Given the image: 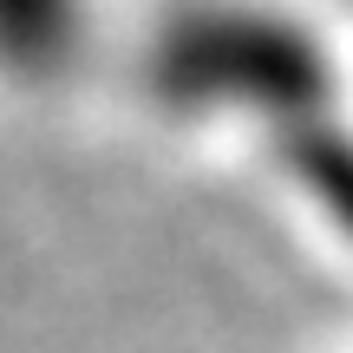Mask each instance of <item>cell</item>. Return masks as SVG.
I'll return each instance as SVG.
<instances>
[{"label":"cell","instance_id":"cell-1","mask_svg":"<svg viewBox=\"0 0 353 353\" xmlns=\"http://www.w3.org/2000/svg\"><path fill=\"white\" fill-rule=\"evenodd\" d=\"M138 79L170 118L268 125L301 144L341 99V52L288 0H170L144 26Z\"/></svg>","mask_w":353,"mask_h":353},{"label":"cell","instance_id":"cell-3","mask_svg":"<svg viewBox=\"0 0 353 353\" xmlns=\"http://www.w3.org/2000/svg\"><path fill=\"white\" fill-rule=\"evenodd\" d=\"M347 20H353V0H347Z\"/></svg>","mask_w":353,"mask_h":353},{"label":"cell","instance_id":"cell-2","mask_svg":"<svg viewBox=\"0 0 353 353\" xmlns=\"http://www.w3.org/2000/svg\"><path fill=\"white\" fill-rule=\"evenodd\" d=\"M99 0H0V85L59 92L99 59Z\"/></svg>","mask_w":353,"mask_h":353}]
</instances>
